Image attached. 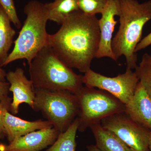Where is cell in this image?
<instances>
[{"instance_id": "obj_1", "label": "cell", "mask_w": 151, "mask_h": 151, "mask_svg": "<svg viewBox=\"0 0 151 151\" xmlns=\"http://www.w3.org/2000/svg\"><path fill=\"white\" fill-rule=\"evenodd\" d=\"M55 33L49 35L48 45L64 64L86 73L91 69L100 45L99 19L81 11L71 13Z\"/></svg>"}, {"instance_id": "obj_2", "label": "cell", "mask_w": 151, "mask_h": 151, "mask_svg": "<svg viewBox=\"0 0 151 151\" xmlns=\"http://www.w3.org/2000/svg\"><path fill=\"white\" fill-rule=\"evenodd\" d=\"M119 8L118 31L112 40V50L116 61L126 58L127 69L137 66L135 49L142 40L143 30L151 20V0L140 3L137 0H116Z\"/></svg>"}, {"instance_id": "obj_3", "label": "cell", "mask_w": 151, "mask_h": 151, "mask_svg": "<svg viewBox=\"0 0 151 151\" xmlns=\"http://www.w3.org/2000/svg\"><path fill=\"white\" fill-rule=\"evenodd\" d=\"M29 73L35 89L67 90L77 94L83 87V76L64 64L49 45L32 60Z\"/></svg>"}, {"instance_id": "obj_4", "label": "cell", "mask_w": 151, "mask_h": 151, "mask_svg": "<svg viewBox=\"0 0 151 151\" xmlns=\"http://www.w3.org/2000/svg\"><path fill=\"white\" fill-rule=\"evenodd\" d=\"M26 18L14 41L12 51L9 54L3 66L19 59L27 60L29 65L45 47L48 45L49 34L46 30L47 13L45 4L36 0L25 6Z\"/></svg>"}, {"instance_id": "obj_5", "label": "cell", "mask_w": 151, "mask_h": 151, "mask_svg": "<svg viewBox=\"0 0 151 151\" xmlns=\"http://www.w3.org/2000/svg\"><path fill=\"white\" fill-rule=\"evenodd\" d=\"M35 91L33 110L40 111L60 133L65 132L78 116L77 95L67 90L35 89Z\"/></svg>"}, {"instance_id": "obj_6", "label": "cell", "mask_w": 151, "mask_h": 151, "mask_svg": "<svg viewBox=\"0 0 151 151\" xmlns=\"http://www.w3.org/2000/svg\"><path fill=\"white\" fill-rule=\"evenodd\" d=\"M78 130L83 132L103 119L125 112L126 105L110 93L83 86L78 94Z\"/></svg>"}, {"instance_id": "obj_7", "label": "cell", "mask_w": 151, "mask_h": 151, "mask_svg": "<svg viewBox=\"0 0 151 151\" xmlns=\"http://www.w3.org/2000/svg\"><path fill=\"white\" fill-rule=\"evenodd\" d=\"M100 124L133 151H150L151 130L133 121L125 112L106 117Z\"/></svg>"}, {"instance_id": "obj_8", "label": "cell", "mask_w": 151, "mask_h": 151, "mask_svg": "<svg viewBox=\"0 0 151 151\" xmlns=\"http://www.w3.org/2000/svg\"><path fill=\"white\" fill-rule=\"evenodd\" d=\"M139 81L135 71L130 69L113 77L105 76L90 69L83 76L85 86L107 91L125 105L133 97Z\"/></svg>"}, {"instance_id": "obj_9", "label": "cell", "mask_w": 151, "mask_h": 151, "mask_svg": "<svg viewBox=\"0 0 151 151\" xmlns=\"http://www.w3.org/2000/svg\"><path fill=\"white\" fill-rule=\"evenodd\" d=\"M60 134L53 127L37 130L16 138L8 145L0 144V151H40L52 145Z\"/></svg>"}, {"instance_id": "obj_10", "label": "cell", "mask_w": 151, "mask_h": 151, "mask_svg": "<svg viewBox=\"0 0 151 151\" xmlns=\"http://www.w3.org/2000/svg\"><path fill=\"white\" fill-rule=\"evenodd\" d=\"M6 78L10 84L9 91L13 94L10 108L12 114H17L19 105L23 103H27L32 109L35 97V88L31 80L26 77L23 69L18 68L14 71H9Z\"/></svg>"}, {"instance_id": "obj_11", "label": "cell", "mask_w": 151, "mask_h": 151, "mask_svg": "<svg viewBox=\"0 0 151 151\" xmlns=\"http://www.w3.org/2000/svg\"><path fill=\"white\" fill-rule=\"evenodd\" d=\"M119 8L116 0H107V3L99 19L100 33V45L96 58L107 57L116 61L112 50V42L115 27L118 21Z\"/></svg>"}, {"instance_id": "obj_12", "label": "cell", "mask_w": 151, "mask_h": 151, "mask_svg": "<svg viewBox=\"0 0 151 151\" xmlns=\"http://www.w3.org/2000/svg\"><path fill=\"white\" fill-rule=\"evenodd\" d=\"M125 112L135 122L151 131V98L140 81Z\"/></svg>"}, {"instance_id": "obj_13", "label": "cell", "mask_w": 151, "mask_h": 151, "mask_svg": "<svg viewBox=\"0 0 151 151\" xmlns=\"http://www.w3.org/2000/svg\"><path fill=\"white\" fill-rule=\"evenodd\" d=\"M9 109L4 112L3 122L9 143L15 139L37 130L53 127L48 121L39 119L35 121H26L14 116Z\"/></svg>"}, {"instance_id": "obj_14", "label": "cell", "mask_w": 151, "mask_h": 151, "mask_svg": "<svg viewBox=\"0 0 151 151\" xmlns=\"http://www.w3.org/2000/svg\"><path fill=\"white\" fill-rule=\"evenodd\" d=\"M96 146L101 151H133L113 132L103 128L100 123L90 127Z\"/></svg>"}, {"instance_id": "obj_15", "label": "cell", "mask_w": 151, "mask_h": 151, "mask_svg": "<svg viewBox=\"0 0 151 151\" xmlns=\"http://www.w3.org/2000/svg\"><path fill=\"white\" fill-rule=\"evenodd\" d=\"M10 19L0 5V65L8 56V52L13 42L16 31L11 26Z\"/></svg>"}, {"instance_id": "obj_16", "label": "cell", "mask_w": 151, "mask_h": 151, "mask_svg": "<svg viewBox=\"0 0 151 151\" xmlns=\"http://www.w3.org/2000/svg\"><path fill=\"white\" fill-rule=\"evenodd\" d=\"M48 20L61 24L71 13L79 10L77 0H54L45 3Z\"/></svg>"}, {"instance_id": "obj_17", "label": "cell", "mask_w": 151, "mask_h": 151, "mask_svg": "<svg viewBox=\"0 0 151 151\" xmlns=\"http://www.w3.org/2000/svg\"><path fill=\"white\" fill-rule=\"evenodd\" d=\"M78 126V119L76 117L67 130L60 134L55 142L44 151H75L76 136Z\"/></svg>"}, {"instance_id": "obj_18", "label": "cell", "mask_w": 151, "mask_h": 151, "mask_svg": "<svg viewBox=\"0 0 151 151\" xmlns=\"http://www.w3.org/2000/svg\"><path fill=\"white\" fill-rule=\"evenodd\" d=\"M135 69L139 80L151 98V55H143L140 63Z\"/></svg>"}, {"instance_id": "obj_19", "label": "cell", "mask_w": 151, "mask_h": 151, "mask_svg": "<svg viewBox=\"0 0 151 151\" xmlns=\"http://www.w3.org/2000/svg\"><path fill=\"white\" fill-rule=\"evenodd\" d=\"M107 0H77L78 9L84 14L96 16L102 13Z\"/></svg>"}, {"instance_id": "obj_20", "label": "cell", "mask_w": 151, "mask_h": 151, "mask_svg": "<svg viewBox=\"0 0 151 151\" xmlns=\"http://www.w3.org/2000/svg\"><path fill=\"white\" fill-rule=\"evenodd\" d=\"M0 5L5 11L17 29L21 27V22L18 16L14 0H0Z\"/></svg>"}, {"instance_id": "obj_21", "label": "cell", "mask_w": 151, "mask_h": 151, "mask_svg": "<svg viewBox=\"0 0 151 151\" xmlns=\"http://www.w3.org/2000/svg\"><path fill=\"white\" fill-rule=\"evenodd\" d=\"M12 100V98L8 97L0 101V139H2L6 137L5 129L3 124V116L6 109H9L10 111Z\"/></svg>"}, {"instance_id": "obj_22", "label": "cell", "mask_w": 151, "mask_h": 151, "mask_svg": "<svg viewBox=\"0 0 151 151\" xmlns=\"http://www.w3.org/2000/svg\"><path fill=\"white\" fill-rule=\"evenodd\" d=\"M151 45V32H150L148 35L145 37L144 38L141 40L140 42L138 44L136 49L135 52H138L144 49Z\"/></svg>"}, {"instance_id": "obj_23", "label": "cell", "mask_w": 151, "mask_h": 151, "mask_svg": "<svg viewBox=\"0 0 151 151\" xmlns=\"http://www.w3.org/2000/svg\"><path fill=\"white\" fill-rule=\"evenodd\" d=\"M9 86L8 82L0 81V101L9 97Z\"/></svg>"}, {"instance_id": "obj_24", "label": "cell", "mask_w": 151, "mask_h": 151, "mask_svg": "<svg viewBox=\"0 0 151 151\" xmlns=\"http://www.w3.org/2000/svg\"><path fill=\"white\" fill-rule=\"evenodd\" d=\"M86 151H101L96 145H91L86 147Z\"/></svg>"}, {"instance_id": "obj_25", "label": "cell", "mask_w": 151, "mask_h": 151, "mask_svg": "<svg viewBox=\"0 0 151 151\" xmlns=\"http://www.w3.org/2000/svg\"><path fill=\"white\" fill-rule=\"evenodd\" d=\"M6 74L4 70H3L0 65V81H6Z\"/></svg>"}, {"instance_id": "obj_26", "label": "cell", "mask_w": 151, "mask_h": 151, "mask_svg": "<svg viewBox=\"0 0 151 151\" xmlns=\"http://www.w3.org/2000/svg\"><path fill=\"white\" fill-rule=\"evenodd\" d=\"M149 150H150V151H151V132L150 138V144H149Z\"/></svg>"}]
</instances>
